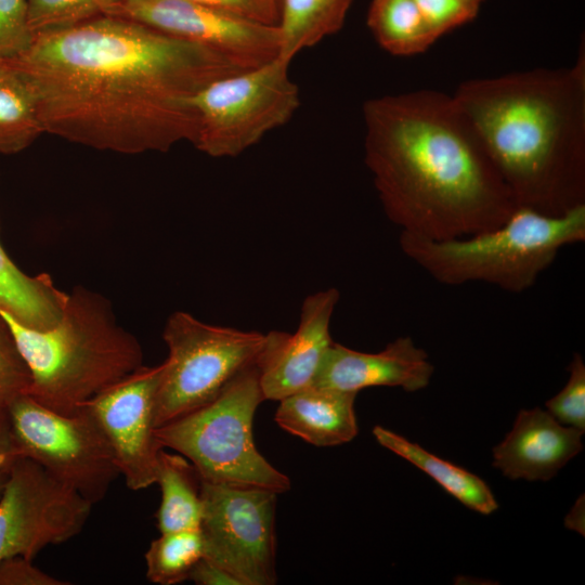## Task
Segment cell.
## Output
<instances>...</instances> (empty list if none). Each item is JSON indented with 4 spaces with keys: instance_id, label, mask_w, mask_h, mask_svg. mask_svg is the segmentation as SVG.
I'll list each match as a JSON object with an SVG mask.
<instances>
[{
    "instance_id": "obj_1",
    "label": "cell",
    "mask_w": 585,
    "mask_h": 585,
    "mask_svg": "<svg viewBox=\"0 0 585 585\" xmlns=\"http://www.w3.org/2000/svg\"><path fill=\"white\" fill-rule=\"evenodd\" d=\"M10 61L34 89L44 132L121 154L193 143L192 99L246 70L202 44L116 15L35 34Z\"/></svg>"
},
{
    "instance_id": "obj_2",
    "label": "cell",
    "mask_w": 585,
    "mask_h": 585,
    "mask_svg": "<svg viewBox=\"0 0 585 585\" xmlns=\"http://www.w3.org/2000/svg\"><path fill=\"white\" fill-rule=\"evenodd\" d=\"M365 164L402 233L448 240L503 225L519 208L453 95L417 90L363 105Z\"/></svg>"
},
{
    "instance_id": "obj_3",
    "label": "cell",
    "mask_w": 585,
    "mask_h": 585,
    "mask_svg": "<svg viewBox=\"0 0 585 585\" xmlns=\"http://www.w3.org/2000/svg\"><path fill=\"white\" fill-rule=\"evenodd\" d=\"M461 82L454 100L476 128L518 207L561 216L585 205V54Z\"/></svg>"
},
{
    "instance_id": "obj_4",
    "label": "cell",
    "mask_w": 585,
    "mask_h": 585,
    "mask_svg": "<svg viewBox=\"0 0 585 585\" xmlns=\"http://www.w3.org/2000/svg\"><path fill=\"white\" fill-rule=\"evenodd\" d=\"M31 376L28 395L61 414H73L96 393L143 366L138 339L117 323L100 294L76 287L60 320L28 327L0 310Z\"/></svg>"
},
{
    "instance_id": "obj_5",
    "label": "cell",
    "mask_w": 585,
    "mask_h": 585,
    "mask_svg": "<svg viewBox=\"0 0 585 585\" xmlns=\"http://www.w3.org/2000/svg\"><path fill=\"white\" fill-rule=\"evenodd\" d=\"M585 240V205L561 216L519 207L499 227L448 240L400 233L402 252L438 283L481 282L520 294L562 247Z\"/></svg>"
},
{
    "instance_id": "obj_6",
    "label": "cell",
    "mask_w": 585,
    "mask_h": 585,
    "mask_svg": "<svg viewBox=\"0 0 585 585\" xmlns=\"http://www.w3.org/2000/svg\"><path fill=\"white\" fill-rule=\"evenodd\" d=\"M263 401L256 363L207 404L156 428V439L164 448L186 457L205 482L282 494L290 489V480L258 451L252 434L253 417Z\"/></svg>"
},
{
    "instance_id": "obj_7",
    "label": "cell",
    "mask_w": 585,
    "mask_h": 585,
    "mask_svg": "<svg viewBox=\"0 0 585 585\" xmlns=\"http://www.w3.org/2000/svg\"><path fill=\"white\" fill-rule=\"evenodd\" d=\"M168 348L156 398V428L213 400L243 369L256 364L266 334L204 323L184 311L167 320Z\"/></svg>"
},
{
    "instance_id": "obj_8",
    "label": "cell",
    "mask_w": 585,
    "mask_h": 585,
    "mask_svg": "<svg viewBox=\"0 0 585 585\" xmlns=\"http://www.w3.org/2000/svg\"><path fill=\"white\" fill-rule=\"evenodd\" d=\"M290 63L278 55L203 88L192 99L198 117L194 146L211 157H235L288 122L300 105Z\"/></svg>"
},
{
    "instance_id": "obj_9",
    "label": "cell",
    "mask_w": 585,
    "mask_h": 585,
    "mask_svg": "<svg viewBox=\"0 0 585 585\" xmlns=\"http://www.w3.org/2000/svg\"><path fill=\"white\" fill-rule=\"evenodd\" d=\"M17 457H27L92 505L120 476L113 450L90 411L57 413L25 394L6 410Z\"/></svg>"
},
{
    "instance_id": "obj_10",
    "label": "cell",
    "mask_w": 585,
    "mask_h": 585,
    "mask_svg": "<svg viewBox=\"0 0 585 585\" xmlns=\"http://www.w3.org/2000/svg\"><path fill=\"white\" fill-rule=\"evenodd\" d=\"M277 493L202 480L204 557L240 585H274Z\"/></svg>"
},
{
    "instance_id": "obj_11",
    "label": "cell",
    "mask_w": 585,
    "mask_h": 585,
    "mask_svg": "<svg viewBox=\"0 0 585 585\" xmlns=\"http://www.w3.org/2000/svg\"><path fill=\"white\" fill-rule=\"evenodd\" d=\"M92 506L34 460L17 457L0 496V561L16 556L32 560L43 548L73 538Z\"/></svg>"
},
{
    "instance_id": "obj_12",
    "label": "cell",
    "mask_w": 585,
    "mask_h": 585,
    "mask_svg": "<svg viewBox=\"0 0 585 585\" xmlns=\"http://www.w3.org/2000/svg\"><path fill=\"white\" fill-rule=\"evenodd\" d=\"M107 15L130 18L202 44L244 69L261 66L280 55L277 25L259 23L187 0H123Z\"/></svg>"
},
{
    "instance_id": "obj_13",
    "label": "cell",
    "mask_w": 585,
    "mask_h": 585,
    "mask_svg": "<svg viewBox=\"0 0 585 585\" xmlns=\"http://www.w3.org/2000/svg\"><path fill=\"white\" fill-rule=\"evenodd\" d=\"M164 363L141 366L106 387L84 405L106 437L126 485L140 491L156 481V398Z\"/></svg>"
},
{
    "instance_id": "obj_14",
    "label": "cell",
    "mask_w": 585,
    "mask_h": 585,
    "mask_svg": "<svg viewBox=\"0 0 585 585\" xmlns=\"http://www.w3.org/2000/svg\"><path fill=\"white\" fill-rule=\"evenodd\" d=\"M339 297L334 287L309 295L302 302L294 334L278 330L266 334L257 362L264 400L281 401L313 385L333 343L329 326Z\"/></svg>"
},
{
    "instance_id": "obj_15",
    "label": "cell",
    "mask_w": 585,
    "mask_h": 585,
    "mask_svg": "<svg viewBox=\"0 0 585 585\" xmlns=\"http://www.w3.org/2000/svg\"><path fill=\"white\" fill-rule=\"evenodd\" d=\"M434 372L427 352L408 336L398 337L376 353L334 342L326 351L312 386L359 392L368 387L426 388Z\"/></svg>"
},
{
    "instance_id": "obj_16",
    "label": "cell",
    "mask_w": 585,
    "mask_h": 585,
    "mask_svg": "<svg viewBox=\"0 0 585 585\" xmlns=\"http://www.w3.org/2000/svg\"><path fill=\"white\" fill-rule=\"evenodd\" d=\"M583 433L540 407L521 410L510 432L493 448V466L510 479L546 481L582 451Z\"/></svg>"
},
{
    "instance_id": "obj_17",
    "label": "cell",
    "mask_w": 585,
    "mask_h": 585,
    "mask_svg": "<svg viewBox=\"0 0 585 585\" xmlns=\"http://www.w3.org/2000/svg\"><path fill=\"white\" fill-rule=\"evenodd\" d=\"M356 392L310 386L280 402L274 420L285 431L315 446H335L359 432Z\"/></svg>"
},
{
    "instance_id": "obj_18",
    "label": "cell",
    "mask_w": 585,
    "mask_h": 585,
    "mask_svg": "<svg viewBox=\"0 0 585 585\" xmlns=\"http://www.w3.org/2000/svg\"><path fill=\"white\" fill-rule=\"evenodd\" d=\"M66 296L49 275L20 270L0 244V310L28 327L47 328L60 320Z\"/></svg>"
},
{
    "instance_id": "obj_19",
    "label": "cell",
    "mask_w": 585,
    "mask_h": 585,
    "mask_svg": "<svg viewBox=\"0 0 585 585\" xmlns=\"http://www.w3.org/2000/svg\"><path fill=\"white\" fill-rule=\"evenodd\" d=\"M373 434L380 445L430 476L466 507L482 515H490L498 508L491 489L478 476L429 453L420 445L381 426L374 427Z\"/></svg>"
},
{
    "instance_id": "obj_20",
    "label": "cell",
    "mask_w": 585,
    "mask_h": 585,
    "mask_svg": "<svg viewBox=\"0 0 585 585\" xmlns=\"http://www.w3.org/2000/svg\"><path fill=\"white\" fill-rule=\"evenodd\" d=\"M155 483L161 494L156 512L159 532L200 529L202 479L194 465L183 455L161 448Z\"/></svg>"
},
{
    "instance_id": "obj_21",
    "label": "cell",
    "mask_w": 585,
    "mask_h": 585,
    "mask_svg": "<svg viewBox=\"0 0 585 585\" xmlns=\"http://www.w3.org/2000/svg\"><path fill=\"white\" fill-rule=\"evenodd\" d=\"M353 0H280V56L291 62L304 49L338 32Z\"/></svg>"
},
{
    "instance_id": "obj_22",
    "label": "cell",
    "mask_w": 585,
    "mask_h": 585,
    "mask_svg": "<svg viewBox=\"0 0 585 585\" xmlns=\"http://www.w3.org/2000/svg\"><path fill=\"white\" fill-rule=\"evenodd\" d=\"M44 132L37 99L26 75L0 60V154H16Z\"/></svg>"
},
{
    "instance_id": "obj_23",
    "label": "cell",
    "mask_w": 585,
    "mask_h": 585,
    "mask_svg": "<svg viewBox=\"0 0 585 585\" xmlns=\"http://www.w3.org/2000/svg\"><path fill=\"white\" fill-rule=\"evenodd\" d=\"M366 23L377 43L396 56L422 53L439 39L415 0H372Z\"/></svg>"
},
{
    "instance_id": "obj_24",
    "label": "cell",
    "mask_w": 585,
    "mask_h": 585,
    "mask_svg": "<svg viewBox=\"0 0 585 585\" xmlns=\"http://www.w3.org/2000/svg\"><path fill=\"white\" fill-rule=\"evenodd\" d=\"M204 557L200 529L160 533L145 552L146 577L158 585L188 580L194 566Z\"/></svg>"
},
{
    "instance_id": "obj_25",
    "label": "cell",
    "mask_w": 585,
    "mask_h": 585,
    "mask_svg": "<svg viewBox=\"0 0 585 585\" xmlns=\"http://www.w3.org/2000/svg\"><path fill=\"white\" fill-rule=\"evenodd\" d=\"M123 0H27L30 28L35 34L70 27L107 15Z\"/></svg>"
},
{
    "instance_id": "obj_26",
    "label": "cell",
    "mask_w": 585,
    "mask_h": 585,
    "mask_svg": "<svg viewBox=\"0 0 585 585\" xmlns=\"http://www.w3.org/2000/svg\"><path fill=\"white\" fill-rule=\"evenodd\" d=\"M30 385L29 368L0 315V414H5L14 400L28 394Z\"/></svg>"
},
{
    "instance_id": "obj_27",
    "label": "cell",
    "mask_w": 585,
    "mask_h": 585,
    "mask_svg": "<svg viewBox=\"0 0 585 585\" xmlns=\"http://www.w3.org/2000/svg\"><path fill=\"white\" fill-rule=\"evenodd\" d=\"M570 374L566 386L549 399L547 412L560 424L585 431V364L578 353H574L568 366Z\"/></svg>"
},
{
    "instance_id": "obj_28",
    "label": "cell",
    "mask_w": 585,
    "mask_h": 585,
    "mask_svg": "<svg viewBox=\"0 0 585 585\" xmlns=\"http://www.w3.org/2000/svg\"><path fill=\"white\" fill-rule=\"evenodd\" d=\"M32 39L27 0H0V60L17 57Z\"/></svg>"
},
{
    "instance_id": "obj_29",
    "label": "cell",
    "mask_w": 585,
    "mask_h": 585,
    "mask_svg": "<svg viewBox=\"0 0 585 585\" xmlns=\"http://www.w3.org/2000/svg\"><path fill=\"white\" fill-rule=\"evenodd\" d=\"M415 2L438 38L472 21L480 9L465 0H415Z\"/></svg>"
},
{
    "instance_id": "obj_30",
    "label": "cell",
    "mask_w": 585,
    "mask_h": 585,
    "mask_svg": "<svg viewBox=\"0 0 585 585\" xmlns=\"http://www.w3.org/2000/svg\"><path fill=\"white\" fill-rule=\"evenodd\" d=\"M31 563V559L10 557L0 561V585H65Z\"/></svg>"
},
{
    "instance_id": "obj_31",
    "label": "cell",
    "mask_w": 585,
    "mask_h": 585,
    "mask_svg": "<svg viewBox=\"0 0 585 585\" xmlns=\"http://www.w3.org/2000/svg\"><path fill=\"white\" fill-rule=\"evenodd\" d=\"M263 24L277 25L280 8L266 0H187Z\"/></svg>"
},
{
    "instance_id": "obj_32",
    "label": "cell",
    "mask_w": 585,
    "mask_h": 585,
    "mask_svg": "<svg viewBox=\"0 0 585 585\" xmlns=\"http://www.w3.org/2000/svg\"><path fill=\"white\" fill-rule=\"evenodd\" d=\"M187 581L197 585H240L231 573L205 557L194 566Z\"/></svg>"
},
{
    "instance_id": "obj_33",
    "label": "cell",
    "mask_w": 585,
    "mask_h": 585,
    "mask_svg": "<svg viewBox=\"0 0 585 585\" xmlns=\"http://www.w3.org/2000/svg\"><path fill=\"white\" fill-rule=\"evenodd\" d=\"M16 458L6 414H0V470L9 469Z\"/></svg>"
},
{
    "instance_id": "obj_34",
    "label": "cell",
    "mask_w": 585,
    "mask_h": 585,
    "mask_svg": "<svg viewBox=\"0 0 585 585\" xmlns=\"http://www.w3.org/2000/svg\"><path fill=\"white\" fill-rule=\"evenodd\" d=\"M8 474H9V469L0 470V496L3 492L4 485L8 479Z\"/></svg>"
},
{
    "instance_id": "obj_35",
    "label": "cell",
    "mask_w": 585,
    "mask_h": 585,
    "mask_svg": "<svg viewBox=\"0 0 585 585\" xmlns=\"http://www.w3.org/2000/svg\"><path fill=\"white\" fill-rule=\"evenodd\" d=\"M465 1H467V2H469V3H472V4H474V5H477V6L480 8L481 3H482L484 0H465Z\"/></svg>"
},
{
    "instance_id": "obj_36",
    "label": "cell",
    "mask_w": 585,
    "mask_h": 585,
    "mask_svg": "<svg viewBox=\"0 0 585 585\" xmlns=\"http://www.w3.org/2000/svg\"><path fill=\"white\" fill-rule=\"evenodd\" d=\"M266 1L280 8V0H266Z\"/></svg>"
}]
</instances>
